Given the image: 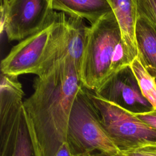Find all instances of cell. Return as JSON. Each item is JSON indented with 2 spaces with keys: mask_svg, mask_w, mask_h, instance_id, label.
<instances>
[{
  "mask_svg": "<svg viewBox=\"0 0 156 156\" xmlns=\"http://www.w3.org/2000/svg\"><path fill=\"white\" fill-rule=\"evenodd\" d=\"M85 156H107V155H106L105 154H101V153L96 152V153H93V154H88V155H85Z\"/></svg>",
  "mask_w": 156,
  "mask_h": 156,
  "instance_id": "obj_18",
  "label": "cell"
},
{
  "mask_svg": "<svg viewBox=\"0 0 156 156\" xmlns=\"http://www.w3.org/2000/svg\"><path fill=\"white\" fill-rule=\"evenodd\" d=\"M66 143L73 156L97 152L107 156H122L103 127L87 89L80 87L69 115Z\"/></svg>",
  "mask_w": 156,
  "mask_h": 156,
  "instance_id": "obj_3",
  "label": "cell"
},
{
  "mask_svg": "<svg viewBox=\"0 0 156 156\" xmlns=\"http://www.w3.org/2000/svg\"><path fill=\"white\" fill-rule=\"evenodd\" d=\"M135 115L146 125L156 130V109L147 113L136 114Z\"/></svg>",
  "mask_w": 156,
  "mask_h": 156,
  "instance_id": "obj_16",
  "label": "cell"
},
{
  "mask_svg": "<svg viewBox=\"0 0 156 156\" xmlns=\"http://www.w3.org/2000/svg\"><path fill=\"white\" fill-rule=\"evenodd\" d=\"M87 91L103 127L121 152L156 142V130L135 115Z\"/></svg>",
  "mask_w": 156,
  "mask_h": 156,
  "instance_id": "obj_4",
  "label": "cell"
},
{
  "mask_svg": "<svg viewBox=\"0 0 156 156\" xmlns=\"http://www.w3.org/2000/svg\"><path fill=\"white\" fill-rule=\"evenodd\" d=\"M52 9L94 24L112 10L107 0H52Z\"/></svg>",
  "mask_w": 156,
  "mask_h": 156,
  "instance_id": "obj_12",
  "label": "cell"
},
{
  "mask_svg": "<svg viewBox=\"0 0 156 156\" xmlns=\"http://www.w3.org/2000/svg\"><path fill=\"white\" fill-rule=\"evenodd\" d=\"M88 29L84 19L71 16L67 18L65 13L60 12L46 52L35 74L38 77L44 75L66 57L74 62L79 74Z\"/></svg>",
  "mask_w": 156,
  "mask_h": 156,
  "instance_id": "obj_6",
  "label": "cell"
},
{
  "mask_svg": "<svg viewBox=\"0 0 156 156\" xmlns=\"http://www.w3.org/2000/svg\"><path fill=\"white\" fill-rule=\"evenodd\" d=\"M131 62L112 10L88 26L79 78L83 87L96 91L106 80Z\"/></svg>",
  "mask_w": 156,
  "mask_h": 156,
  "instance_id": "obj_2",
  "label": "cell"
},
{
  "mask_svg": "<svg viewBox=\"0 0 156 156\" xmlns=\"http://www.w3.org/2000/svg\"><path fill=\"white\" fill-rule=\"evenodd\" d=\"M1 34L9 41H21L43 28L55 10L52 0H1Z\"/></svg>",
  "mask_w": 156,
  "mask_h": 156,
  "instance_id": "obj_5",
  "label": "cell"
},
{
  "mask_svg": "<svg viewBox=\"0 0 156 156\" xmlns=\"http://www.w3.org/2000/svg\"><path fill=\"white\" fill-rule=\"evenodd\" d=\"M132 69L138 80L140 90L144 98L156 109V83L153 77L142 65L136 57L130 64Z\"/></svg>",
  "mask_w": 156,
  "mask_h": 156,
  "instance_id": "obj_13",
  "label": "cell"
},
{
  "mask_svg": "<svg viewBox=\"0 0 156 156\" xmlns=\"http://www.w3.org/2000/svg\"><path fill=\"white\" fill-rule=\"evenodd\" d=\"M55 156H73L66 142L62 145Z\"/></svg>",
  "mask_w": 156,
  "mask_h": 156,
  "instance_id": "obj_17",
  "label": "cell"
},
{
  "mask_svg": "<svg viewBox=\"0 0 156 156\" xmlns=\"http://www.w3.org/2000/svg\"><path fill=\"white\" fill-rule=\"evenodd\" d=\"M155 83H156V77H155Z\"/></svg>",
  "mask_w": 156,
  "mask_h": 156,
  "instance_id": "obj_19",
  "label": "cell"
},
{
  "mask_svg": "<svg viewBox=\"0 0 156 156\" xmlns=\"http://www.w3.org/2000/svg\"><path fill=\"white\" fill-rule=\"evenodd\" d=\"M115 14L127 56L132 63L138 56L136 40V0H107Z\"/></svg>",
  "mask_w": 156,
  "mask_h": 156,
  "instance_id": "obj_10",
  "label": "cell"
},
{
  "mask_svg": "<svg viewBox=\"0 0 156 156\" xmlns=\"http://www.w3.org/2000/svg\"><path fill=\"white\" fill-rule=\"evenodd\" d=\"M122 156H156V142L122 152Z\"/></svg>",
  "mask_w": 156,
  "mask_h": 156,
  "instance_id": "obj_15",
  "label": "cell"
},
{
  "mask_svg": "<svg viewBox=\"0 0 156 156\" xmlns=\"http://www.w3.org/2000/svg\"><path fill=\"white\" fill-rule=\"evenodd\" d=\"M0 156H38L23 101L0 107Z\"/></svg>",
  "mask_w": 156,
  "mask_h": 156,
  "instance_id": "obj_8",
  "label": "cell"
},
{
  "mask_svg": "<svg viewBox=\"0 0 156 156\" xmlns=\"http://www.w3.org/2000/svg\"><path fill=\"white\" fill-rule=\"evenodd\" d=\"M82 84L74 62L65 58L34 81V92L23 101L38 156H55L66 142L70 113Z\"/></svg>",
  "mask_w": 156,
  "mask_h": 156,
  "instance_id": "obj_1",
  "label": "cell"
},
{
  "mask_svg": "<svg viewBox=\"0 0 156 156\" xmlns=\"http://www.w3.org/2000/svg\"><path fill=\"white\" fill-rule=\"evenodd\" d=\"M59 15L60 12L55 11L43 28L14 46L1 60V73L17 77L25 74H35L46 52Z\"/></svg>",
  "mask_w": 156,
  "mask_h": 156,
  "instance_id": "obj_7",
  "label": "cell"
},
{
  "mask_svg": "<svg viewBox=\"0 0 156 156\" xmlns=\"http://www.w3.org/2000/svg\"><path fill=\"white\" fill-rule=\"evenodd\" d=\"M136 40L137 57L147 71L153 77H156V26L138 12Z\"/></svg>",
  "mask_w": 156,
  "mask_h": 156,
  "instance_id": "obj_11",
  "label": "cell"
},
{
  "mask_svg": "<svg viewBox=\"0 0 156 156\" xmlns=\"http://www.w3.org/2000/svg\"><path fill=\"white\" fill-rule=\"evenodd\" d=\"M137 11L156 26V0H136Z\"/></svg>",
  "mask_w": 156,
  "mask_h": 156,
  "instance_id": "obj_14",
  "label": "cell"
},
{
  "mask_svg": "<svg viewBox=\"0 0 156 156\" xmlns=\"http://www.w3.org/2000/svg\"><path fill=\"white\" fill-rule=\"evenodd\" d=\"M93 92L98 97L134 115L154 110L143 95L130 65L116 73Z\"/></svg>",
  "mask_w": 156,
  "mask_h": 156,
  "instance_id": "obj_9",
  "label": "cell"
}]
</instances>
